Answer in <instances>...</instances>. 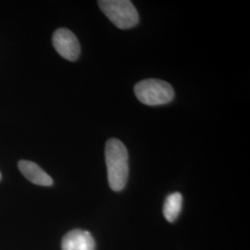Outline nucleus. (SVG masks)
<instances>
[{"label":"nucleus","mask_w":250,"mask_h":250,"mask_svg":"<svg viewBox=\"0 0 250 250\" xmlns=\"http://www.w3.org/2000/svg\"><path fill=\"white\" fill-rule=\"evenodd\" d=\"M52 43L56 51L65 60L75 62L81 53V46L77 37L66 28H60L52 36Z\"/></svg>","instance_id":"4"},{"label":"nucleus","mask_w":250,"mask_h":250,"mask_svg":"<svg viewBox=\"0 0 250 250\" xmlns=\"http://www.w3.org/2000/svg\"><path fill=\"white\" fill-rule=\"evenodd\" d=\"M62 250H96V242L89 232L76 229L64 235Z\"/></svg>","instance_id":"5"},{"label":"nucleus","mask_w":250,"mask_h":250,"mask_svg":"<svg viewBox=\"0 0 250 250\" xmlns=\"http://www.w3.org/2000/svg\"><path fill=\"white\" fill-rule=\"evenodd\" d=\"M99 8L109 21L120 29H130L139 21V15L129 0H100Z\"/></svg>","instance_id":"3"},{"label":"nucleus","mask_w":250,"mask_h":250,"mask_svg":"<svg viewBox=\"0 0 250 250\" xmlns=\"http://www.w3.org/2000/svg\"><path fill=\"white\" fill-rule=\"evenodd\" d=\"M137 99L147 106H161L170 103L174 98V90L169 83L159 79H146L134 85Z\"/></svg>","instance_id":"2"},{"label":"nucleus","mask_w":250,"mask_h":250,"mask_svg":"<svg viewBox=\"0 0 250 250\" xmlns=\"http://www.w3.org/2000/svg\"><path fill=\"white\" fill-rule=\"evenodd\" d=\"M183 196L181 193L175 192L169 195L163 206V215L169 223H173L182 210Z\"/></svg>","instance_id":"7"},{"label":"nucleus","mask_w":250,"mask_h":250,"mask_svg":"<svg viewBox=\"0 0 250 250\" xmlns=\"http://www.w3.org/2000/svg\"><path fill=\"white\" fill-rule=\"evenodd\" d=\"M18 166L22 175L33 184L42 187H50L53 185L52 178L35 162L21 161H19Z\"/></svg>","instance_id":"6"},{"label":"nucleus","mask_w":250,"mask_h":250,"mask_svg":"<svg viewBox=\"0 0 250 250\" xmlns=\"http://www.w3.org/2000/svg\"><path fill=\"white\" fill-rule=\"evenodd\" d=\"M0 179H1V173H0Z\"/></svg>","instance_id":"8"},{"label":"nucleus","mask_w":250,"mask_h":250,"mask_svg":"<svg viewBox=\"0 0 250 250\" xmlns=\"http://www.w3.org/2000/svg\"><path fill=\"white\" fill-rule=\"evenodd\" d=\"M128 151L124 143L116 138L107 140L105 147L107 180L110 188L119 192L125 188L129 174Z\"/></svg>","instance_id":"1"}]
</instances>
